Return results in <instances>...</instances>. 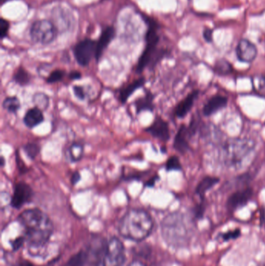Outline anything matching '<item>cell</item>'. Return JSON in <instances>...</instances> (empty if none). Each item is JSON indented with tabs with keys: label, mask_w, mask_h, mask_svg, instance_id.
<instances>
[{
	"label": "cell",
	"mask_w": 265,
	"mask_h": 266,
	"mask_svg": "<svg viewBox=\"0 0 265 266\" xmlns=\"http://www.w3.org/2000/svg\"><path fill=\"white\" fill-rule=\"evenodd\" d=\"M17 220L24 228L29 249H42L53 232V224L48 215L40 209L33 208L24 210L19 215Z\"/></svg>",
	"instance_id": "1"
},
{
	"label": "cell",
	"mask_w": 265,
	"mask_h": 266,
	"mask_svg": "<svg viewBox=\"0 0 265 266\" xmlns=\"http://www.w3.org/2000/svg\"><path fill=\"white\" fill-rule=\"evenodd\" d=\"M153 228V221L150 213L143 209H131L121 217L118 232L124 238L142 241L150 236Z\"/></svg>",
	"instance_id": "2"
},
{
	"label": "cell",
	"mask_w": 265,
	"mask_h": 266,
	"mask_svg": "<svg viewBox=\"0 0 265 266\" xmlns=\"http://www.w3.org/2000/svg\"><path fill=\"white\" fill-rule=\"evenodd\" d=\"M144 19L147 25L146 46L136 65V73L138 74H142L143 70L147 67H153L167 54L166 50L158 48L160 40L158 32L159 24L155 20L150 17H145Z\"/></svg>",
	"instance_id": "3"
},
{
	"label": "cell",
	"mask_w": 265,
	"mask_h": 266,
	"mask_svg": "<svg viewBox=\"0 0 265 266\" xmlns=\"http://www.w3.org/2000/svg\"><path fill=\"white\" fill-rule=\"evenodd\" d=\"M163 239L171 246H183L189 239L186 227L178 215H170L162 224Z\"/></svg>",
	"instance_id": "4"
},
{
	"label": "cell",
	"mask_w": 265,
	"mask_h": 266,
	"mask_svg": "<svg viewBox=\"0 0 265 266\" xmlns=\"http://www.w3.org/2000/svg\"><path fill=\"white\" fill-rule=\"evenodd\" d=\"M58 28L53 22L48 20H36L31 25L30 36L34 42L40 44H49L57 37Z\"/></svg>",
	"instance_id": "5"
},
{
	"label": "cell",
	"mask_w": 265,
	"mask_h": 266,
	"mask_svg": "<svg viewBox=\"0 0 265 266\" xmlns=\"http://www.w3.org/2000/svg\"><path fill=\"white\" fill-rule=\"evenodd\" d=\"M125 262V251L121 240L117 237H112L107 243L103 266H123Z\"/></svg>",
	"instance_id": "6"
},
{
	"label": "cell",
	"mask_w": 265,
	"mask_h": 266,
	"mask_svg": "<svg viewBox=\"0 0 265 266\" xmlns=\"http://www.w3.org/2000/svg\"><path fill=\"white\" fill-rule=\"evenodd\" d=\"M97 40L85 38L76 44L74 54L76 60L79 66L86 67L90 64L92 59L95 58Z\"/></svg>",
	"instance_id": "7"
},
{
	"label": "cell",
	"mask_w": 265,
	"mask_h": 266,
	"mask_svg": "<svg viewBox=\"0 0 265 266\" xmlns=\"http://www.w3.org/2000/svg\"><path fill=\"white\" fill-rule=\"evenodd\" d=\"M34 190L28 183L19 182L15 184L13 193L10 198V205L14 209H19L33 200Z\"/></svg>",
	"instance_id": "8"
},
{
	"label": "cell",
	"mask_w": 265,
	"mask_h": 266,
	"mask_svg": "<svg viewBox=\"0 0 265 266\" xmlns=\"http://www.w3.org/2000/svg\"><path fill=\"white\" fill-rule=\"evenodd\" d=\"M236 57L242 63H251L255 60L258 55V48L248 39H241L236 48Z\"/></svg>",
	"instance_id": "9"
},
{
	"label": "cell",
	"mask_w": 265,
	"mask_h": 266,
	"mask_svg": "<svg viewBox=\"0 0 265 266\" xmlns=\"http://www.w3.org/2000/svg\"><path fill=\"white\" fill-rule=\"evenodd\" d=\"M145 130L160 141L167 142L170 140V130L168 122L159 116L155 117L152 123Z\"/></svg>",
	"instance_id": "10"
},
{
	"label": "cell",
	"mask_w": 265,
	"mask_h": 266,
	"mask_svg": "<svg viewBox=\"0 0 265 266\" xmlns=\"http://www.w3.org/2000/svg\"><path fill=\"white\" fill-rule=\"evenodd\" d=\"M253 194H254V191L251 188H247V189H242V190L232 193L227 200V206L228 210L235 211L236 209L246 206L252 198Z\"/></svg>",
	"instance_id": "11"
},
{
	"label": "cell",
	"mask_w": 265,
	"mask_h": 266,
	"mask_svg": "<svg viewBox=\"0 0 265 266\" xmlns=\"http://www.w3.org/2000/svg\"><path fill=\"white\" fill-rule=\"evenodd\" d=\"M195 130L191 127L181 125L174 138V147L180 153H185L189 150V140Z\"/></svg>",
	"instance_id": "12"
},
{
	"label": "cell",
	"mask_w": 265,
	"mask_h": 266,
	"mask_svg": "<svg viewBox=\"0 0 265 266\" xmlns=\"http://www.w3.org/2000/svg\"><path fill=\"white\" fill-rule=\"evenodd\" d=\"M116 35L115 28L113 26H108L103 30L98 40H97L95 59L97 62L102 57L105 50L108 48Z\"/></svg>",
	"instance_id": "13"
},
{
	"label": "cell",
	"mask_w": 265,
	"mask_h": 266,
	"mask_svg": "<svg viewBox=\"0 0 265 266\" xmlns=\"http://www.w3.org/2000/svg\"><path fill=\"white\" fill-rule=\"evenodd\" d=\"M198 94H199V91L195 90L187 96L185 99L182 100L176 106L175 110H174V114L176 117L183 118L189 114V112L191 110L192 107L194 105V101L198 97Z\"/></svg>",
	"instance_id": "14"
},
{
	"label": "cell",
	"mask_w": 265,
	"mask_h": 266,
	"mask_svg": "<svg viewBox=\"0 0 265 266\" xmlns=\"http://www.w3.org/2000/svg\"><path fill=\"white\" fill-rule=\"evenodd\" d=\"M228 104L227 97L223 95H215L207 101L203 108V114L205 116H211L216 112L224 109Z\"/></svg>",
	"instance_id": "15"
},
{
	"label": "cell",
	"mask_w": 265,
	"mask_h": 266,
	"mask_svg": "<svg viewBox=\"0 0 265 266\" xmlns=\"http://www.w3.org/2000/svg\"><path fill=\"white\" fill-rule=\"evenodd\" d=\"M146 79L144 77H140L139 79H135L131 83L127 85H124L120 90H119V100L121 103L125 104L128 101V98L132 95V94L139 90L142 88L146 83Z\"/></svg>",
	"instance_id": "16"
},
{
	"label": "cell",
	"mask_w": 265,
	"mask_h": 266,
	"mask_svg": "<svg viewBox=\"0 0 265 266\" xmlns=\"http://www.w3.org/2000/svg\"><path fill=\"white\" fill-rule=\"evenodd\" d=\"M44 121L43 111L38 107H34L26 112L24 117V123L28 129H34L35 127L42 123Z\"/></svg>",
	"instance_id": "17"
},
{
	"label": "cell",
	"mask_w": 265,
	"mask_h": 266,
	"mask_svg": "<svg viewBox=\"0 0 265 266\" xmlns=\"http://www.w3.org/2000/svg\"><path fill=\"white\" fill-rule=\"evenodd\" d=\"M155 96L150 90H147L143 97L137 98L134 102L136 113L140 114L145 111L152 112L154 110L153 101Z\"/></svg>",
	"instance_id": "18"
},
{
	"label": "cell",
	"mask_w": 265,
	"mask_h": 266,
	"mask_svg": "<svg viewBox=\"0 0 265 266\" xmlns=\"http://www.w3.org/2000/svg\"><path fill=\"white\" fill-rule=\"evenodd\" d=\"M84 154V146L80 142H74L69 146L66 151V156L72 163L82 160Z\"/></svg>",
	"instance_id": "19"
},
{
	"label": "cell",
	"mask_w": 265,
	"mask_h": 266,
	"mask_svg": "<svg viewBox=\"0 0 265 266\" xmlns=\"http://www.w3.org/2000/svg\"><path fill=\"white\" fill-rule=\"evenodd\" d=\"M219 182H220V178H216V177H205L199 183L197 184L195 189L196 194L199 195L201 199H204L205 193L214 187Z\"/></svg>",
	"instance_id": "20"
},
{
	"label": "cell",
	"mask_w": 265,
	"mask_h": 266,
	"mask_svg": "<svg viewBox=\"0 0 265 266\" xmlns=\"http://www.w3.org/2000/svg\"><path fill=\"white\" fill-rule=\"evenodd\" d=\"M13 80L20 86H27V85L31 83V74L28 73V70L24 69L22 66H20L15 71L13 76Z\"/></svg>",
	"instance_id": "21"
},
{
	"label": "cell",
	"mask_w": 265,
	"mask_h": 266,
	"mask_svg": "<svg viewBox=\"0 0 265 266\" xmlns=\"http://www.w3.org/2000/svg\"><path fill=\"white\" fill-rule=\"evenodd\" d=\"M89 259L88 252L85 251H79L75 255H73L64 266H84Z\"/></svg>",
	"instance_id": "22"
},
{
	"label": "cell",
	"mask_w": 265,
	"mask_h": 266,
	"mask_svg": "<svg viewBox=\"0 0 265 266\" xmlns=\"http://www.w3.org/2000/svg\"><path fill=\"white\" fill-rule=\"evenodd\" d=\"M233 68L229 62L224 59L216 61L214 66V72L220 76H227L232 73Z\"/></svg>",
	"instance_id": "23"
},
{
	"label": "cell",
	"mask_w": 265,
	"mask_h": 266,
	"mask_svg": "<svg viewBox=\"0 0 265 266\" xmlns=\"http://www.w3.org/2000/svg\"><path fill=\"white\" fill-rule=\"evenodd\" d=\"M20 101L17 97H7L2 102V108L9 113L16 114L20 109Z\"/></svg>",
	"instance_id": "24"
},
{
	"label": "cell",
	"mask_w": 265,
	"mask_h": 266,
	"mask_svg": "<svg viewBox=\"0 0 265 266\" xmlns=\"http://www.w3.org/2000/svg\"><path fill=\"white\" fill-rule=\"evenodd\" d=\"M33 102L40 110L45 111L49 106V97L44 93H36L33 97Z\"/></svg>",
	"instance_id": "25"
},
{
	"label": "cell",
	"mask_w": 265,
	"mask_h": 266,
	"mask_svg": "<svg viewBox=\"0 0 265 266\" xmlns=\"http://www.w3.org/2000/svg\"><path fill=\"white\" fill-rule=\"evenodd\" d=\"M24 151L30 160H35L40 152V147L35 143H28L24 146Z\"/></svg>",
	"instance_id": "26"
},
{
	"label": "cell",
	"mask_w": 265,
	"mask_h": 266,
	"mask_svg": "<svg viewBox=\"0 0 265 266\" xmlns=\"http://www.w3.org/2000/svg\"><path fill=\"white\" fill-rule=\"evenodd\" d=\"M66 76V71L64 70H53L51 72V74L48 75V77L46 79V82L49 83V84H52V83H59L60 81L63 79Z\"/></svg>",
	"instance_id": "27"
},
{
	"label": "cell",
	"mask_w": 265,
	"mask_h": 266,
	"mask_svg": "<svg viewBox=\"0 0 265 266\" xmlns=\"http://www.w3.org/2000/svg\"><path fill=\"white\" fill-rule=\"evenodd\" d=\"M166 170L167 171H181L182 165L178 156H171L169 157L166 163Z\"/></svg>",
	"instance_id": "28"
},
{
	"label": "cell",
	"mask_w": 265,
	"mask_h": 266,
	"mask_svg": "<svg viewBox=\"0 0 265 266\" xmlns=\"http://www.w3.org/2000/svg\"><path fill=\"white\" fill-rule=\"evenodd\" d=\"M240 233H241L240 229L236 228V229H232V230H228L226 233H221L220 235V237L223 241H228V240H235V239L238 238V237H240Z\"/></svg>",
	"instance_id": "29"
},
{
	"label": "cell",
	"mask_w": 265,
	"mask_h": 266,
	"mask_svg": "<svg viewBox=\"0 0 265 266\" xmlns=\"http://www.w3.org/2000/svg\"><path fill=\"white\" fill-rule=\"evenodd\" d=\"M9 30V23L5 19L1 18L0 20V36H1V38L3 39L7 37Z\"/></svg>",
	"instance_id": "30"
},
{
	"label": "cell",
	"mask_w": 265,
	"mask_h": 266,
	"mask_svg": "<svg viewBox=\"0 0 265 266\" xmlns=\"http://www.w3.org/2000/svg\"><path fill=\"white\" fill-rule=\"evenodd\" d=\"M73 90H74V94L78 99L82 100V101L85 100L86 97V93L83 86L75 85L73 87Z\"/></svg>",
	"instance_id": "31"
},
{
	"label": "cell",
	"mask_w": 265,
	"mask_h": 266,
	"mask_svg": "<svg viewBox=\"0 0 265 266\" xmlns=\"http://www.w3.org/2000/svg\"><path fill=\"white\" fill-rule=\"evenodd\" d=\"M16 160H17V167H18L19 171L21 174H24V173L28 172V168L27 166L24 164V162L23 161L22 159L20 157V152L17 151L16 153Z\"/></svg>",
	"instance_id": "32"
},
{
	"label": "cell",
	"mask_w": 265,
	"mask_h": 266,
	"mask_svg": "<svg viewBox=\"0 0 265 266\" xmlns=\"http://www.w3.org/2000/svg\"><path fill=\"white\" fill-rule=\"evenodd\" d=\"M205 209V201L204 199H201V203L196 206L195 209H194V214H195L196 218L200 219L203 217Z\"/></svg>",
	"instance_id": "33"
},
{
	"label": "cell",
	"mask_w": 265,
	"mask_h": 266,
	"mask_svg": "<svg viewBox=\"0 0 265 266\" xmlns=\"http://www.w3.org/2000/svg\"><path fill=\"white\" fill-rule=\"evenodd\" d=\"M212 34H213V31L210 28H205L203 32V38L207 42L211 43L212 41Z\"/></svg>",
	"instance_id": "34"
},
{
	"label": "cell",
	"mask_w": 265,
	"mask_h": 266,
	"mask_svg": "<svg viewBox=\"0 0 265 266\" xmlns=\"http://www.w3.org/2000/svg\"><path fill=\"white\" fill-rule=\"evenodd\" d=\"M24 240H25V237H17L13 240L12 243V247H13V250H17L22 246L24 244Z\"/></svg>",
	"instance_id": "35"
},
{
	"label": "cell",
	"mask_w": 265,
	"mask_h": 266,
	"mask_svg": "<svg viewBox=\"0 0 265 266\" xmlns=\"http://www.w3.org/2000/svg\"><path fill=\"white\" fill-rule=\"evenodd\" d=\"M69 78L71 80H78L82 78V74L79 71L74 70V71L70 72V74H69Z\"/></svg>",
	"instance_id": "36"
},
{
	"label": "cell",
	"mask_w": 265,
	"mask_h": 266,
	"mask_svg": "<svg viewBox=\"0 0 265 266\" xmlns=\"http://www.w3.org/2000/svg\"><path fill=\"white\" fill-rule=\"evenodd\" d=\"M81 180V175L79 171H75L71 177V182L73 186H76Z\"/></svg>",
	"instance_id": "37"
},
{
	"label": "cell",
	"mask_w": 265,
	"mask_h": 266,
	"mask_svg": "<svg viewBox=\"0 0 265 266\" xmlns=\"http://www.w3.org/2000/svg\"><path fill=\"white\" fill-rule=\"evenodd\" d=\"M159 178L158 175H156V176L152 177V178H150V179H149L148 181H147L146 183H145V186L146 187H149V188H152L154 186H155V182H156V181L159 180Z\"/></svg>",
	"instance_id": "38"
},
{
	"label": "cell",
	"mask_w": 265,
	"mask_h": 266,
	"mask_svg": "<svg viewBox=\"0 0 265 266\" xmlns=\"http://www.w3.org/2000/svg\"><path fill=\"white\" fill-rule=\"evenodd\" d=\"M13 266H38L33 263H30L29 261L23 260L19 261L17 263H15Z\"/></svg>",
	"instance_id": "39"
},
{
	"label": "cell",
	"mask_w": 265,
	"mask_h": 266,
	"mask_svg": "<svg viewBox=\"0 0 265 266\" xmlns=\"http://www.w3.org/2000/svg\"><path fill=\"white\" fill-rule=\"evenodd\" d=\"M128 266H147L146 265L143 264L141 262H139V261H135L133 263H131V264L128 265Z\"/></svg>",
	"instance_id": "40"
},
{
	"label": "cell",
	"mask_w": 265,
	"mask_h": 266,
	"mask_svg": "<svg viewBox=\"0 0 265 266\" xmlns=\"http://www.w3.org/2000/svg\"><path fill=\"white\" fill-rule=\"evenodd\" d=\"M5 164H6V160H5L4 156H2L0 157V165H1V167H3Z\"/></svg>",
	"instance_id": "41"
}]
</instances>
